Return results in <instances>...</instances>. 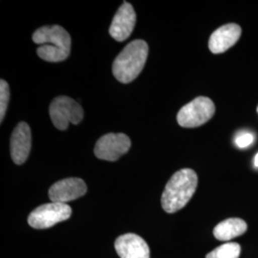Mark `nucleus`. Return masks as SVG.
<instances>
[{
	"label": "nucleus",
	"instance_id": "obj_8",
	"mask_svg": "<svg viewBox=\"0 0 258 258\" xmlns=\"http://www.w3.org/2000/svg\"><path fill=\"white\" fill-rule=\"evenodd\" d=\"M87 186L83 179L67 178L53 184L49 189V198L54 203L66 204L83 196Z\"/></svg>",
	"mask_w": 258,
	"mask_h": 258
},
{
	"label": "nucleus",
	"instance_id": "obj_9",
	"mask_svg": "<svg viewBox=\"0 0 258 258\" xmlns=\"http://www.w3.org/2000/svg\"><path fill=\"white\" fill-rule=\"evenodd\" d=\"M136 24V13L128 2H123L117 11L109 28V34L115 40L121 42L130 37Z\"/></svg>",
	"mask_w": 258,
	"mask_h": 258
},
{
	"label": "nucleus",
	"instance_id": "obj_1",
	"mask_svg": "<svg viewBox=\"0 0 258 258\" xmlns=\"http://www.w3.org/2000/svg\"><path fill=\"white\" fill-rule=\"evenodd\" d=\"M33 40L41 45L37 48V55L45 61L59 62L70 55L71 37L64 28L59 25L37 29L33 34Z\"/></svg>",
	"mask_w": 258,
	"mask_h": 258
},
{
	"label": "nucleus",
	"instance_id": "obj_17",
	"mask_svg": "<svg viewBox=\"0 0 258 258\" xmlns=\"http://www.w3.org/2000/svg\"><path fill=\"white\" fill-rule=\"evenodd\" d=\"M254 166L258 167V153L254 157Z\"/></svg>",
	"mask_w": 258,
	"mask_h": 258
},
{
	"label": "nucleus",
	"instance_id": "obj_4",
	"mask_svg": "<svg viewBox=\"0 0 258 258\" xmlns=\"http://www.w3.org/2000/svg\"><path fill=\"white\" fill-rule=\"evenodd\" d=\"M215 105L207 97H198L183 106L177 114V121L185 128L198 127L212 119Z\"/></svg>",
	"mask_w": 258,
	"mask_h": 258
},
{
	"label": "nucleus",
	"instance_id": "obj_18",
	"mask_svg": "<svg viewBox=\"0 0 258 258\" xmlns=\"http://www.w3.org/2000/svg\"><path fill=\"white\" fill-rule=\"evenodd\" d=\"M257 112H258V107H257Z\"/></svg>",
	"mask_w": 258,
	"mask_h": 258
},
{
	"label": "nucleus",
	"instance_id": "obj_6",
	"mask_svg": "<svg viewBox=\"0 0 258 258\" xmlns=\"http://www.w3.org/2000/svg\"><path fill=\"white\" fill-rule=\"evenodd\" d=\"M71 214L72 209L67 204L51 202L39 206L31 212L28 223L34 229H48L59 222L69 219Z\"/></svg>",
	"mask_w": 258,
	"mask_h": 258
},
{
	"label": "nucleus",
	"instance_id": "obj_3",
	"mask_svg": "<svg viewBox=\"0 0 258 258\" xmlns=\"http://www.w3.org/2000/svg\"><path fill=\"white\" fill-rule=\"evenodd\" d=\"M148 45L145 40L131 41L120 52L113 62V75L122 83L133 82L147 62Z\"/></svg>",
	"mask_w": 258,
	"mask_h": 258
},
{
	"label": "nucleus",
	"instance_id": "obj_7",
	"mask_svg": "<svg viewBox=\"0 0 258 258\" xmlns=\"http://www.w3.org/2000/svg\"><path fill=\"white\" fill-rule=\"evenodd\" d=\"M131 141L123 133H108L97 142L94 153L103 161H117L123 154L128 152Z\"/></svg>",
	"mask_w": 258,
	"mask_h": 258
},
{
	"label": "nucleus",
	"instance_id": "obj_12",
	"mask_svg": "<svg viewBox=\"0 0 258 258\" xmlns=\"http://www.w3.org/2000/svg\"><path fill=\"white\" fill-rule=\"evenodd\" d=\"M242 30L238 24L230 23L218 28L212 34L209 48L213 54H222L233 46L239 39Z\"/></svg>",
	"mask_w": 258,
	"mask_h": 258
},
{
	"label": "nucleus",
	"instance_id": "obj_11",
	"mask_svg": "<svg viewBox=\"0 0 258 258\" xmlns=\"http://www.w3.org/2000/svg\"><path fill=\"white\" fill-rule=\"evenodd\" d=\"M115 249L120 258H149L148 243L135 233H125L115 241Z\"/></svg>",
	"mask_w": 258,
	"mask_h": 258
},
{
	"label": "nucleus",
	"instance_id": "obj_15",
	"mask_svg": "<svg viewBox=\"0 0 258 258\" xmlns=\"http://www.w3.org/2000/svg\"><path fill=\"white\" fill-rule=\"evenodd\" d=\"M10 101L9 84L6 81L1 80L0 82V121L2 122L6 115Z\"/></svg>",
	"mask_w": 258,
	"mask_h": 258
},
{
	"label": "nucleus",
	"instance_id": "obj_2",
	"mask_svg": "<svg viewBox=\"0 0 258 258\" xmlns=\"http://www.w3.org/2000/svg\"><path fill=\"white\" fill-rule=\"evenodd\" d=\"M198 177L190 168H184L174 173L167 182L162 195V207L167 213L182 210L196 191Z\"/></svg>",
	"mask_w": 258,
	"mask_h": 258
},
{
	"label": "nucleus",
	"instance_id": "obj_16",
	"mask_svg": "<svg viewBox=\"0 0 258 258\" xmlns=\"http://www.w3.org/2000/svg\"><path fill=\"white\" fill-rule=\"evenodd\" d=\"M254 142V136L250 132H241L236 135L234 139L235 146L239 148H246L249 147Z\"/></svg>",
	"mask_w": 258,
	"mask_h": 258
},
{
	"label": "nucleus",
	"instance_id": "obj_13",
	"mask_svg": "<svg viewBox=\"0 0 258 258\" xmlns=\"http://www.w3.org/2000/svg\"><path fill=\"white\" fill-rule=\"evenodd\" d=\"M248 229L246 222L240 218H229L219 223L213 230L216 239L230 241L244 234Z\"/></svg>",
	"mask_w": 258,
	"mask_h": 258
},
{
	"label": "nucleus",
	"instance_id": "obj_14",
	"mask_svg": "<svg viewBox=\"0 0 258 258\" xmlns=\"http://www.w3.org/2000/svg\"><path fill=\"white\" fill-rule=\"evenodd\" d=\"M241 247L237 243H226L207 254L206 258H239Z\"/></svg>",
	"mask_w": 258,
	"mask_h": 258
},
{
	"label": "nucleus",
	"instance_id": "obj_5",
	"mask_svg": "<svg viewBox=\"0 0 258 258\" xmlns=\"http://www.w3.org/2000/svg\"><path fill=\"white\" fill-rule=\"evenodd\" d=\"M49 114L55 128L65 130L69 123L79 124L83 119V109L79 102L67 96L55 98L49 107Z\"/></svg>",
	"mask_w": 258,
	"mask_h": 258
},
{
	"label": "nucleus",
	"instance_id": "obj_10",
	"mask_svg": "<svg viewBox=\"0 0 258 258\" xmlns=\"http://www.w3.org/2000/svg\"><path fill=\"white\" fill-rule=\"evenodd\" d=\"M32 147V133L28 123L21 121L11 137V156L17 165L26 162Z\"/></svg>",
	"mask_w": 258,
	"mask_h": 258
}]
</instances>
